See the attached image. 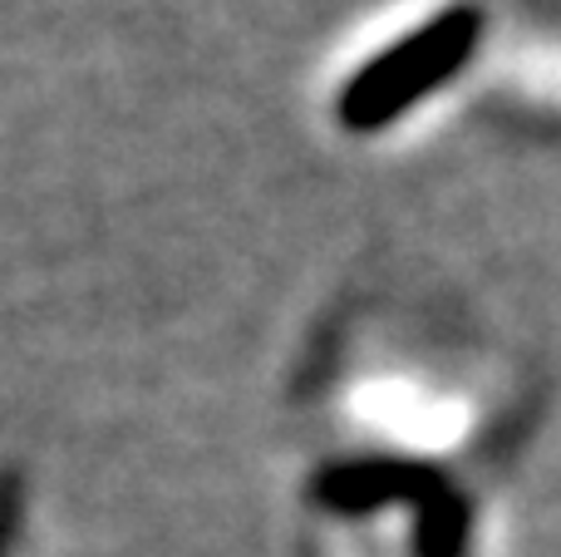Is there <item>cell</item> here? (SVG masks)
<instances>
[{
	"mask_svg": "<svg viewBox=\"0 0 561 557\" xmlns=\"http://www.w3.org/2000/svg\"><path fill=\"white\" fill-rule=\"evenodd\" d=\"M345 414L355 430L419 454H444L473 434V405L463 395H438L419 380H399V375L359 380L345 400Z\"/></svg>",
	"mask_w": 561,
	"mask_h": 557,
	"instance_id": "1",
	"label": "cell"
},
{
	"mask_svg": "<svg viewBox=\"0 0 561 557\" xmlns=\"http://www.w3.org/2000/svg\"><path fill=\"white\" fill-rule=\"evenodd\" d=\"M438 5H444V0H404V5H394L389 15L369 20L365 35L350 39V49L340 55V65H359V59H375L379 49L399 45V39H409L414 30H424V25H434Z\"/></svg>",
	"mask_w": 561,
	"mask_h": 557,
	"instance_id": "2",
	"label": "cell"
},
{
	"mask_svg": "<svg viewBox=\"0 0 561 557\" xmlns=\"http://www.w3.org/2000/svg\"><path fill=\"white\" fill-rule=\"evenodd\" d=\"M517 79H523L533 94L561 99V55H557V49H537L533 59H523V65H517Z\"/></svg>",
	"mask_w": 561,
	"mask_h": 557,
	"instance_id": "3",
	"label": "cell"
}]
</instances>
